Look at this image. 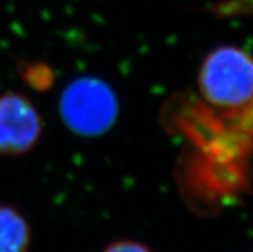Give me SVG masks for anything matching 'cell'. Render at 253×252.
Listing matches in <instances>:
<instances>
[{
  "label": "cell",
  "instance_id": "1",
  "mask_svg": "<svg viewBox=\"0 0 253 252\" xmlns=\"http://www.w3.org/2000/svg\"><path fill=\"white\" fill-rule=\"evenodd\" d=\"M197 83L210 104L224 109L243 107L253 101V55L235 45L212 49L199 67Z\"/></svg>",
  "mask_w": 253,
  "mask_h": 252
},
{
  "label": "cell",
  "instance_id": "2",
  "mask_svg": "<svg viewBox=\"0 0 253 252\" xmlns=\"http://www.w3.org/2000/svg\"><path fill=\"white\" fill-rule=\"evenodd\" d=\"M120 104L115 90L95 76L77 77L59 97V113L66 128L83 138H96L115 126Z\"/></svg>",
  "mask_w": 253,
  "mask_h": 252
},
{
  "label": "cell",
  "instance_id": "3",
  "mask_svg": "<svg viewBox=\"0 0 253 252\" xmlns=\"http://www.w3.org/2000/svg\"><path fill=\"white\" fill-rule=\"evenodd\" d=\"M44 125L36 105L22 93L0 96V156H23L40 142Z\"/></svg>",
  "mask_w": 253,
  "mask_h": 252
},
{
  "label": "cell",
  "instance_id": "4",
  "mask_svg": "<svg viewBox=\"0 0 253 252\" xmlns=\"http://www.w3.org/2000/svg\"><path fill=\"white\" fill-rule=\"evenodd\" d=\"M31 228L17 208L0 203V252H29Z\"/></svg>",
  "mask_w": 253,
  "mask_h": 252
},
{
  "label": "cell",
  "instance_id": "5",
  "mask_svg": "<svg viewBox=\"0 0 253 252\" xmlns=\"http://www.w3.org/2000/svg\"><path fill=\"white\" fill-rule=\"evenodd\" d=\"M212 10L220 17L253 16V0H222Z\"/></svg>",
  "mask_w": 253,
  "mask_h": 252
},
{
  "label": "cell",
  "instance_id": "6",
  "mask_svg": "<svg viewBox=\"0 0 253 252\" xmlns=\"http://www.w3.org/2000/svg\"><path fill=\"white\" fill-rule=\"evenodd\" d=\"M102 252H153L147 245L132 240H121L109 243Z\"/></svg>",
  "mask_w": 253,
  "mask_h": 252
}]
</instances>
